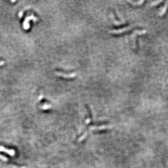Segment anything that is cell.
<instances>
[{
	"instance_id": "obj_12",
	"label": "cell",
	"mask_w": 168,
	"mask_h": 168,
	"mask_svg": "<svg viewBox=\"0 0 168 168\" xmlns=\"http://www.w3.org/2000/svg\"><path fill=\"white\" fill-rule=\"evenodd\" d=\"M162 1H153L151 3V6H155L157 5L158 3H161Z\"/></svg>"
},
{
	"instance_id": "obj_2",
	"label": "cell",
	"mask_w": 168,
	"mask_h": 168,
	"mask_svg": "<svg viewBox=\"0 0 168 168\" xmlns=\"http://www.w3.org/2000/svg\"><path fill=\"white\" fill-rule=\"evenodd\" d=\"M55 75L57 76L62 77L68 79H70L75 77L76 76V73L72 72V73H65L60 71H56L55 72Z\"/></svg>"
},
{
	"instance_id": "obj_1",
	"label": "cell",
	"mask_w": 168,
	"mask_h": 168,
	"mask_svg": "<svg viewBox=\"0 0 168 168\" xmlns=\"http://www.w3.org/2000/svg\"><path fill=\"white\" fill-rule=\"evenodd\" d=\"M132 28V26H127V27L121 28H119V29L110 30V31H109V33L113 34H116V35H119V34H121L124 33H126V32H127V31L131 30Z\"/></svg>"
},
{
	"instance_id": "obj_7",
	"label": "cell",
	"mask_w": 168,
	"mask_h": 168,
	"mask_svg": "<svg viewBox=\"0 0 168 168\" xmlns=\"http://www.w3.org/2000/svg\"><path fill=\"white\" fill-rule=\"evenodd\" d=\"M52 107V105L50 104H44L42 106H40V108L42 110H47Z\"/></svg>"
},
{
	"instance_id": "obj_6",
	"label": "cell",
	"mask_w": 168,
	"mask_h": 168,
	"mask_svg": "<svg viewBox=\"0 0 168 168\" xmlns=\"http://www.w3.org/2000/svg\"><path fill=\"white\" fill-rule=\"evenodd\" d=\"M0 151L7 153V154L10 155L11 156H14L15 155V151L14 150L8 149L6 147L3 146H0Z\"/></svg>"
},
{
	"instance_id": "obj_15",
	"label": "cell",
	"mask_w": 168,
	"mask_h": 168,
	"mask_svg": "<svg viewBox=\"0 0 168 168\" xmlns=\"http://www.w3.org/2000/svg\"><path fill=\"white\" fill-rule=\"evenodd\" d=\"M23 12H19V17H23Z\"/></svg>"
},
{
	"instance_id": "obj_14",
	"label": "cell",
	"mask_w": 168,
	"mask_h": 168,
	"mask_svg": "<svg viewBox=\"0 0 168 168\" xmlns=\"http://www.w3.org/2000/svg\"><path fill=\"white\" fill-rule=\"evenodd\" d=\"M90 122V118H88V119H86V125H88L89 124Z\"/></svg>"
},
{
	"instance_id": "obj_5",
	"label": "cell",
	"mask_w": 168,
	"mask_h": 168,
	"mask_svg": "<svg viewBox=\"0 0 168 168\" xmlns=\"http://www.w3.org/2000/svg\"><path fill=\"white\" fill-rule=\"evenodd\" d=\"M31 20H34V21H36L37 20V19L35 17H34L33 15H32L30 16V17H28L24 21V23H23V27L25 29H28L29 27V21Z\"/></svg>"
},
{
	"instance_id": "obj_16",
	"label": "cell",
	"mask_w": 168,
	"mask_h": 168,
	"mask_svg": "<svg viewBox=\"0 0 168 168\" xmlns=\"http://www.w3.org/2000/svg\"><path fill=\"white\" fill-rule=\"evenodd\" d=\"M5 64V62L3 61V60H1V61H0V66L3 65Z\"/></svg>"
},
{
	"instance_id": "obj_13",
	"label": "cell",
	"mask_w": 168,
	"mask_h": 168,
	"mask_svg": "<svg viewBox=\"0 0 168 168\" xmlns=\"http://www.w3.org/2000/svg\"><path fill=\"white\" fill-rule=\"evenodd\" d=\"M11 167L12 168H27L26 167H18V166L14 165H12Z\"/></svg>"
},
{
	"instance_id": "obj_8",
	"label": "cell",
	"mask_w": 168,
	"mask_h": 168,
	"mask_svg": "<svg viewBox=\"0 0 168 168\" xmlns=\"http://www.w3.org/2000/svg\"><path fill=\"white\" fill-rule=\"evenodd\" d=\"M128 2L131 3V5L133 6H140L144 2V1H128Z\"/></svg>"
},
{
	"instance_id": "obj_4",
	"label": "cell",
	"mask_w": 168,
	"mask_h": 168,
	"mask_svg": "<svg viewBox=\"0 0 168 168\" xmlns=\"http://www.w3.org/2000/svg\"><path fill=\"white\" fill-rule=\"evenodd\" d=\"M113 128L112 125H102L100 126H93L90 127V129L92 131H101L104 130V129H111Z\"/></svg>"
},
{
	"instance_id": "obj_3",
	"label": "cell",
	"mask_w": 168,
	"mask_h": 168,
	"mask_svg": "<svg viewBox=\"0 0 168 168\" xmlns=\"http://www.w3.org/2000/svg\"><path fill=\"white\" fill-rule=\"evenodd\" d=\"M146 31L145 29H140V30H136L133 32L132 34V36H131V39L132 40V44L134 45V47H135V38L136 37L137 35H142V34H144L146 33Z\"/></svg>"
},
{
	"instance_id": "obj_11",
	"label": "cell",
	"mask_w": 168,
	"mask_h": 168,
	"mask_svg": "<svg viewBox=\"0 0 168 168\" xmlns=\"http://www.w3.org/2000/svg\"><path fill=\"white\" fill-rule=\"evenodd\" d=\"M0 160H1V161H2L3 162H7L8 161L9 159L6 157L0 154Z\"/></svg>"
},
{
	"instance_id": "obj_10",
	"label": "cell",
	"mask_w": 168,
	"mask_h": 168,
	"mask_svg": "<svg viewBox=\"0 0 168 168\" xmlns=\"http://www.w3.org/2000/svg\"><path fill=\"white\" fill-rule=\"evenodd\" d=\"M88 134V133H87V132H84V134L82 135L81 136L80 138H78V143H80V142H82V141H83L86 138V137H87V135Z\"/></svg>"
},
{
	"instance_id": "obj_9",
	"label": "cell",
	"mask_w": 168,
	"mask_h": 168,
	"mask_svg": "<svg viewBox=\"0 0 168 168\" xmlns=\"http://www.w3.org/2000/svg\"><path fill=\"white\" fill-rule=\"evenodd\" d=\"M167 4H166V5L164 6L163 7H162L161 9L160 10V11L158 12L159 16H162V15H164V14H165V12H166V10H167Z\"/></svg>"
}]
</instances>
